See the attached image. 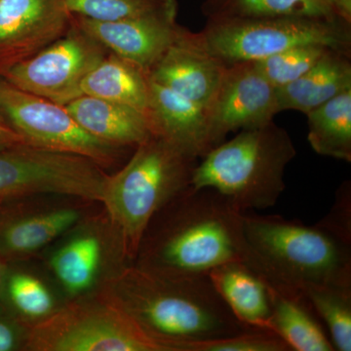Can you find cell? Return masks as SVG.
<instances>
[{
  "mask_svg": "<svg viewBox=\"0 0 351 351\" xmlns=\"http://www.w3.org/2000/svg\"><path fill=\"white\" fill-rule=\"evenodd\" d=\"M211 149L225 142L230 132L269 124L279 113L276 88L255 62L228 64L218 89L205 108Z\"/></svg>",
  "mask_w": 351,
  "mask_h": 351,
  "instance_id": "cell-11",
  "label": "cell"
},
{
  "mask_svg": "<svg viewBox=\"0 0 351 351\" xmlns=\"http://www.w3.org/2000/svg\"><path fill=\"white\" fill-rule=\"evenodd\" d=\"M172 0H64L71 15L113 22L156 12Z\"/></svg>",
  "mask_w": 351,
  "mask_h": 351,
  "instance_id": "cell-27",
  "label": "cell"
},
{
  "mask_svg": "<svg viewBox=\"0 0 351 351\" xmlns=\"http://www.w3.org/2000/svg\"><path fill=\"white\" fill-rule=\"evenodd\" d=\"M203 11L208 21L276 17L345 20L334 0H206Z\"/></svg>",
  "mask_w": 351,
  "mask_h": 351,
  "instance_id": "cell-22",
  "label": "cell"
},
{
  "mask_svg": "<svg viewBox=\"0 0 351 351\" xmlns=\"http://www.w3.org/2000/svg\"><path fill=\"white\" fill-rule=\"evenodd\" d=\"M243 215L218 191L189 186L152 217L133 265L160 276L195 277L243 261Z\"/></svg>",
  "mask_w": 351,
  "mask_h": 351,
  "instance_id": "cell-1",
  "label": "cell"
},
{
  "mask_svg": "<svg viewBox=\"0 0 351 351\" xmlns=\"http://www.w3.org/2000/svg\"><path fill=\"white\" fill-rule=\"evenodd\" d=\"M0 119H2L1 115H0Z\"/></svg>",
  "mask_w": 351,
  "mask_h": 351,
  "instance_id": "cell-34",
  "label": "cell"
},
{
  "mask_svg": "<svg viewBox=\"0 0 351 351\" xmlns=\"http://www.w3.org/2000/svg\"><path fill=\"white\" fill-rule=\"evenodd\" d=\"M304 295L326 325L335 350L350 351L351 287L311 286Z\"/></svg>",
  "mask_w": 351,
  "mask_h": 351,
  "instance_id": "cell-24",
  "label": "cell"
},
{
  "mask_svg": "<svg viewBox=\"0 0 351 351\" xmlns=\"http://www.w3.org/2000/svg\"><path fill=\"white\" fill-rule=\"evenodd\" d=\"M233 316L249 329L269 330L271 302L269 286L242 261L219 265L208 274Z\"/></svg>",
  "mask_w": 351,
  "mask_h": 351,
  "instance_id": "cell-18",
  "label": "cell"
},
{
  "mask_svg": "<svg viewBox=\"0 0 351 351\" xmlns=\"http://www.w3.org/2000/svg\"><path fill=\"white\" fill-rule=\"evenodd\" d=\"M329 49L320 45L297 46L255 63L270 84L279 88L304 75Z\"/></svg>",
  "mask_w": 351,
  "mask_h": 351,
  "instance_id": "cell-26",
  "label": "cell"
},
{
  "mask_svg": "<svg viewBox=\"0 0 351 351\" xmlns=\"http://www.w3.org/2000/svg\"><path fill=\"white\" fill-rule=\"evenodd\" d=\"M350 89V54L329 49L301 77L276 88L277 107L279 112L292 110L306 114Z\"/></svg>",
  "mask_w": 351,
  "mask_h": 351,
  "instance_id": "cell-19",
  "label": "cell"
},
{
  "mask_svg": "<svg viewBox=\"0 0 351 351\" xmlns=\"http://www.w3.org/2000/svg\"><path fill=\"white\" fill-rule=\"evenodd\" d=\"M82 91V95L114 101L149 114V76L112 53L106 55L89 71L83 80Z\"/></svg>",
  "mask_w": 351,
  "mask_h": 351,
  "instance_id": "cell-21",
  "label": "cell"
},
{
  "mask_svg": "<svg viewBox=\"0 0 351 351\" xmlns=\"http://www.w3.org/2000/svg\"><path fill=\"white\" fill-rule=\"evenodd\" d=\"M22 346L31 351H169L97 290L25 324Z\"/></svg>",
  "mask_w": 351,
  "mask_h": 351,
  "instance_id": "cell-6",
  "label": "cell"
},
{
  "mask_svg": "<svg viewBox=\"0 0 351 351\" xmlns=\"http://www.w3.org/2000/svg\"><path fill=\"white\" fill-rule=\"evenodd\" d=\"M244 258L270 287L302 294L311 286L351 287V244L319 223L243 215Z\"/></svg>",
  "mask_w": 351,
  "mask_h": 351,
  "instance_id": "cell-3",
  "label": "cell"
},
{
  "mask_svg": "<svg viewBox=\"0 0 351 351\" xmlns=\"http://www.w3.org/2000/svg\"><path fill=\"white\" fill-rule=\"evenodd\" d=\"M307 140L320 156L351 161V89L306 113Z\"/></svg>",
  "mask_w": 351,
  "mask_h": 351,
  "instance_id": "cell-23",
  "label": "cell"
},
{
  "mask_svg": "<svg viewBox=\"0 0 351 351\" xmlns=\"http://www.w3.org/2000/svg\"><path fill=\"white\" fill-rule=\"evenodd\" d=\"M106 51L71 22L64 36L4 69L0 77L22 91L64 106L82 96L83 80Z\"/></svg>",
  "mask_w": 351,
  "mask_h": 351,
  "instance_id": "cell-9",
  "label": "cell"
},
{
  "mask_svg": "<svg viewBox=\"0 0 351 351\" xmlns=\"http://www.w3.org/2000/svg\"><path fill=\"white\" fill-rule=\"evenodd\" d=\"M317 223L335 237L351 244L350 182H345L339 188L329 213Z\"/></svg>",
  "mask_w": 351,
  "mask_h": 351,
  "instance_id": "cell-29",
  "label": "cell"
},
{
  "mask_svg": "<svg viewBox=\"0 0 351 351\" xmlns=\"http://www.w3.org/2000/svg\"><path fill=\"white\" fill-rule=\"evenodd\" d=\"M226 66L208 50L199 32L182 27L147 76L205 110L218 89Z\"/></svg>",
  "mask_w": 351,
  "mask_h": 351,
  "instance_id": "cell-15",
  "label": "cell"
},
{
  "mask_svg": "<svg viewBox=\"0 0 351 351\" xmlns=\"http://www.w3.org/2000/svg\"><path fill=\"white\" fill-rule=\"evenodd\" d=\"M64 237L51 255V271L71 298L93 292L108 276L105 269L112 252L122 258L107 215L85 217Z\"/></svg>",
  "mask_w": 351,
  "mask_h": 351,
  "instance_id": "cell-13",
  "label": "cell"
},
{
  "mask_svg": "<svg viewBox=\"0 0 351 351\" xmlns=\"http://www.w3.org/2000/svg\"><path fill=\"white\" fill-rule=\"evenodd\" d=\"M3 293H6L9 304L24 324L38 322L56 309L54 298L47 286L27 272H8Z\"/></svg>",
  "mask_w": 351,
  "mask_h": 351,
  "instance_id": "cell-25",
  "label": "cell"
},
{
  "mask_svg": "<svg viewBox=\"0 0 351 351\" xmlns=\"http://www.w3.org/2000/svg\"><path fill=\"white\" fill-rule=\"evenodd\" d=\"M181 351H291L287 343L276 332L269 330L250 329L239 334L186 343Z\"/></svg>",
  "mask_w": 351,
  "mask_h": 351,
  "instance_id": "cell-28",
  "label": "cell"
},
{
  "mask_svg": "<svg viewBox=\"0 0 351 351\" xmlns=\"http://www.w3.org/2000/svg\"><path fill=\"white\" fill-rule=\"evenodd\" d=\"M71 25L64 0H0V71L54 43Z\"/></svg>",
  "mask_w": 351,
  "mask_h": 351,
  "instance_id": "cell-14",
  "label": "cell"
},
{
  "mask_svg": "<svg viewBox=\"0 0 351 351\" xmlns=\"http://www.w3.org/2000/svg\"><path fill=\"white\" fill-rule=\"evenodd\" d=\"M64 107L88 133L117 147L135 149L152 134L147 115L128 106L82 95Z\"/></svg>",
  "mask_w": 351,
  "mask_h": 351,
  "instance_id": "cell-17",
  "label": "cell"
},
{
  "mask_svg": "<svg viewBox=\"0 0 351 351\" xmlns=\"http://www.w3.org/2000/svg\"><path fill=\"white\" fill-rule=\"evenodd\" d=\"M2 200H0V202H1Z\"/></svg>",
  "mask_w": 351,
  "mask_h": 351,
  "instance_id": "cell-35",
  "label": "cell"
},
{
  "mask_svg": "<svg viewBox=\"0 0 351 351\" xmlns=\"http://www.w3.org/2000/svg\"><path fill=\"white\" fill-rule=\"evenodd\" d=\"M23 144H27L25 138L21 137L3 119H0V151Z\"/></svg>",
  "mask_w": 351,
  "mask_h": 351,
  "instance_id": "cell-31",
  "label": "cell"
},
{
  "mask_svg": "<svg viewBox=\"0 0 351 351\" xmlns=\"http://www.w3.org/2000/svg\"><path fill=\"white\" fill-rule=\"evenodd\" d=\"M177 2L172 0L156 12L131 19L101 22L71 15L76 27L145 73L165 54L179 36Z\"/></svg>",
  "mask_w": 351,
  "mask_h": 351,
  "instance_id": "cell-12",
  "label": "cell"
},
{
  "mask_svg": "<svg viewBox=\"0 0 351 351\" xmlns=\"http://www.w3.org/2000/svg\"><path fill=\"white\" fill-rule=\"evenodd\" d=\"M199 159L152 134L135 147L121 169L108 176L101 204L126 265L135 260L152 217L191 186Z\"/></svg>",
  "mask_w": 351,
  "mask_h": 351,
  "instance_id": "cell-4",
  "label": "cell"
},
{
  "mask_svg": "<svg viewBox=\"0 0 351 351\" xmlns=\"http://www.w3.org/2000/svg\"><path fill=\"white\" fill-rule=\"evenodd\" d=\"M0 115L27 144L86 157L104 169L114 165L123 149L88 133L64 106L22 91L3 80Z\"/></svg>",
  "mask_w": 351,
  "mask_h": 351,
  "instance_id": "cell-8",
  "label": "cell"
},
{
  "mask_svg": "<svg viewBox=\"0 0 351 351\" xmlns=\"http://www.w3.org/2000/svg\"><path fill=\"white\" fill-rule=\"evenodd\" d=\"M20 334L15 321L0 316V351H11L18 348Z\"/></svg>",
  "mask_w": 351,
  "mask_h": 351,
  "instance_id": "cell-30",
  "label": "cell"
},
{
  "mask_svg": "<svg viewBox=\"0 0 351 351\" xmlns=\"http://www.w3.org/2000/svg\"><path fill=\"white\" fill-rule=\"evenodd\" d=\"M338 9L339 15L346 22L350 23L351 21V0H334Z\"/></svg>",
  "mask_w": 351,
  "mask_h": 351,
  "instance_id": "cell-32",
  "label": "cell"
},
{
  "mask_svg": "<svg viewBox=\"0 0 351 351\" xmlns=\"http://www.w3.org/2000/svg\"><path fill=\"white\" fill-rule=\"evenodd\" d=\"M96 290L169 351L250 330L233 316L208 276H160L132 263L110 272Z\"/></svg>",
  "mask_w": 351,
  "mask_h": 351,
  "instance_id": "cell-2",
  "label": "cell"
},
{
  "mask_svg": "<svg viewBox=\"0 0 351 351\" xmlns=\"http://www.w3.org/2000/svg\"><path fill=\"white\" fill-rule=\"evenodd\" d=\"M295 154L288 132L274 121L241 130L199 159L191 186L218 191L243 213L269 209L285 191V170Z\"/></svg>",
  "mask_w": 351,
  "mask_h": 351,
  "instance_id": "cell-5",
  "label": "cell"
},
{
  "mask_svg": "<svg viewBox=\"0 0 351 351\" xmlns=\"http://www.w3.org/2000/svg\"><path fill=\"white\" fill-rule=\"evenodd\" d=\"M93 201L36 195L0 202V257L24 260L63 237L87 216Z\"/></svg>",
  "mask_w": 351,
  "mask_h": 351,
  "instance_id": "cell-10",
  "label": "cell"
},
{
  "mask_svg": "<svg viewBox=\"0 0 351 351\" xmlns=\"http://www.w3.org/2000/svg\"><path fill=\"white\" fill-rule=\"evenodd\" d=\"M149 117L152 134L200 159L211 151L205 110L149 80Z\"/></svg>",
  "mask_w": 351,
  "mask_h": 351,
  "instance_id": "cell-16",
  "label": "cell"
},
{
  "mask_svg": "<svg viewBox=\"0 0 351 351\" xmlns=\"http://www.w3.org/2000/svg\"><path fill=\"white\" fill-rule=\"evenodd\" d=\"M7 276H8V267L7 263L0 257V297L3 293L4 285H5Z\"/></svg>",
  "mask_w": 351,
  "mask_h": 351,
  "instance_id": "cell-33",
  "label": "cell"
},
{
  "mask_svg": "<svg viewBox=\"0 0 351 351\" xmlns=\"http://www.w3.org/2000/svg\"><path fill=\"white\" fill-rule=\"evenodd\" d=\"M199 34L208 50L226 64L260 61L297 46L320 45L350 53V23L341 19L208 21Z\"/></svg>",
  "mask_w": 351,
  "mask_h": 351,
  "instance_id": "cell-7",
  "label": "cell"
},
{
  "mask_svg": "<svg viewBox=\"0 0 351 351\" xmlns=\"http://www.w3.org/2000/svg\"><path fill=\"white\" fill-rule=\"evenodd\" d=\"M267 286L271 302V331L287 343L291 351L335 350L331 339L304 295Z\"/></svg>",
  "mask_w": 351,
  "mask_h": 351,
  "instance_id": "cell-20",
  "label": "cell"
}]
</instances>
